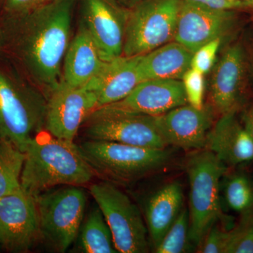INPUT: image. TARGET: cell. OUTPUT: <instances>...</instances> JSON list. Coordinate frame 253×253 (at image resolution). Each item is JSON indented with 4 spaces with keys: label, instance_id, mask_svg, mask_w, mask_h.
<instances>
[{
    "label": "cell",
    "instance_id": "1",
    "mask_svg": "<svg viewBox=\"0 0 253 253\" xmlns=\"http://www.w3.org/2000/svg\"><path fill=\"white\" fill-rule=\"evenodd\" d=\"M76 0H57L0 21V48L45 96L62 78Z\"/></svg>",
    "mask_w": 253,
    "mask_h": 253
},
{
    "label": "cell",
    "instance_id": "2",
    "mask_svg": "<svg viewBox=\"0 0 253 253\" xmlns=\"http://www.w3.org/2000/svg\"><path fill=\"white\" fill-rule=\"evenodd\" d=\"M24 154L21 187L35 198L55 186L84 185L94 176L77 145L44 130L30 141Z\"/></svg>",
    "mask_w": 253,
    "mask_h": 253
},
{
    "label": "cell",
    "instance_id": "3",
    "mask_svg": "<svg viewBox=\"0 0 253 253\" xmlns=\"http://www.w3.org/2000/svg\"><path fill=\"white\" fill-rule=\"evenodd\" d=\"M46 96L28 80L0 65V141L26 152L44 130Z\"/></svg>",
    "mask_w": 253,
    "mask_h": 253
},
{
    "label": "cell",
    "instance_id": "4",
    "mask_svg": "<svg viewBox=\"0 0 253 253\" xmlns=\"http://www.w3.org/2000/svg\"><path fill=\"white\" fill-rule=\"evenodd\" d=\"M91 169L111 181L126 183L160 172L169 166L172 152L113 142L88 140L77 145Z\"/></svg>",
    "mask_w": 253,
    "mask_h": 253
},
{
    "label": "cell",
    "instance_id": "5",
    "mask_svg": "<svg viewBox=\"0 0 253 253\" xmlns=\"http://www.w3.org/2000/svg\"><path fill=\"white\" fill-rule=\"evenodd\" d=\"M228 169L209 150L193 151L186 163L189 181V240L199 247L222 216L219 188Z\"/></svg>",
    "mask_w": 253,
    "mask_h": 253
},
{
    "label": "cell",
    "instance_id": "6",
    "mask_svg": "<svg viewBox=\"0 0 253 253\" xmlns=\"http://www.w3.org/2000/svg\"><path fill=\"white\" fill-rule=\"evenodd\" d=\"M42 239L64 253L77 238L85 212L86 195L80 186L51 189L36 198Z\"/></svg>",
    "mask_w": 253,
    "mask_h": 253
},
{
    "label": "cell",
    "instance_id": "7",
    "mask_svg": "<svg viewBox=\"0 0 253 253\" xmlns=\"http://www.w3.org/2000/svg\"><path fill=\"white\" fill-rule=\"evenodd\" d=\"M183 0H142L129 8L123 56H141L175 36Z\"/></svg>",
    "mask_w": 253,
    "mask_h": 253
},
{
    "label": "cell",
    "instance_id": "8",
    "mask_svg": "<svg viewBox=\"0 0 253 253\" xmlns=\"http://www.w3.org/2000/svg\"><path fill=\"white\" fill-rule=\"evenodd\" d=\"M82 126L84 134L91 140L113 141L150 149L169 147L158 130L155 116L111 105L95 109Z\"/></svg>",
    "mask_w": 253,
    "mask_h": 253
},
{
    "label": "cell",
    "instance_id": "9",
    "mask_svg": "<svg viewBox=\"0 0 253 253\" xmlns=\"http://www.w3.org/2000/svg\"><path fill=\"white\" fill-rule=\"evenodd\" d=\"M89 191L109 226L118 252H149L146 222L131 200L111 183H96L90 186Z\"/></svg>",
    "mask_w": 253,
    "mask_h": 253
},
{
    "label": "cell",
    "instance_id": "10",
    "mask_svg": "<svg viewBox=\"0 0 253 253\" xmlns=\"http://www.w3.org/2000/svg\"><path fill=\"white\" fill-rule=\"evenodd\" d=\"M98 107L97 96L85 86L61 81L46 96L44 131L55 138L75 144L80 128Z\"/></svg>",
    "mask_w": 253,
    "mask_h": 253
},
{
    "label": "cell",
    "instance_id": "11",
    "mask_svg": "<svg viewBox=\"0 0 253 253\" xmlns=\"http://www.w3.org/2000/svg\"><path fill=\"white\" fill-rule=\"evenodd\" d=\"M41 238L35 197L20 187L0 199V247L26 253Z\"/></svg>",
    "mask_w": 253,
    "mask_h": 253
},
{
    "label": "cell",
    "instance_id": "12",
    "mask_svg": "<svg viewBox=\"0 0 253 253\" xmlns=\"http://www.w3.org/2000/svg\"><path fill=\"white\" fill-rule=\"evenodd\" d=\"M128 14L116 0H81V23L106 62L123 56Z\"/></svg>",
    "mask_w": 253,
    "mask_h": 253
},
{
    "label": "cell",
    "instance_id": "13",
    "mask_svg": "<svg viewBox=\"0 0 253 253\" xmlns=\"http://www.w3.org/2000/svg\"><path fill=\"white\" fill-rule=\"evenodd\" d=\"M247 61L242 46L234 44L221 55L210 85V104L219 116L237 113L244 101Z\"/></svg>",
    "mask_w": 253,
    "mask_h": 253
},
{
    "label": "cell",
    "instance_id": "14",
    "mask_svg": "<svg viewBox=\"0 0 253 253\" xmlns=\"http://www.w3.org/2000/svg\"><path fill=\"white\" fill-rule=\"evenodd\" d=\"M214 115L209 105L198 109L186 104L155 116V119L168 146L195 151L206 147L208 132L214 125Z\"/></svg>",
    "mask_w": 253,
    "mask_h": 253
},
{
    "label": "cell",
    "instance_id": "15",
    "mask_svg": "<svg viewBox=\"0 0 253 253\" xmlns=\"http://www.w3.org/2000/svg\"><path fill=\"white\" fill-rule=\"evenodd\" d=\"M233 18L230 10L211 9L183 0L174 41L194 54L210 42L221 40Z\"/></svg>",
    "mask_w": 253,
    "mask_h": 253
},
{
    "label": "cell",
    "instance_id": "16",
    "mask_svg": "<svg viewBox=\"0 0 253 253\" xmlns=\"http://www.w3.org/2000/svg\"><path fill=\"white\" fill-rule=\"evenodd\" d=\"M187 104L181 80L141 82L126 98L109 104L118 109L157 116Z\"/></svg>",
    "mask_w": 253,
    "mask_h": 253
},
{
    "label": "cell",
    "instance_id": "17",
    "mask_svg": "<svg viewBox=\"0 0 253 253\" xmlns=\"http://www.w3.org/2000/svg\"><path fill=\"white\" fill-rule=\"evenodd\" d=\"M205 149L228 166L253 161V141L236 118V113L219 116L208 132Z\"/></svg>",
    "mask_w": 253,
    "mask_h": 253
},
{
    "label": "cell",
    "instance_id": "18",
    "mask_svg": "<svg viewBox=\"0 0 253 253\" xmlns=\"http://www.w3.org/2000/svg\"><path fill=\"white\" fill-rule=\"evenodd\" d=\"M140 56L120 57L104 63L85 87L97 96L98 107L114 104L130 94L141 83L138 72Z\"/></svg>",
    "mask_w": 253,
    "mask_h": 253
},
{
    "label": "cell",
    "instance_id": "19",
    "mask_svg": "<svg viewBox=\"0 0 253 253\" xmlns=\"http://www.w3.org/2000/svg\"><path fill=\"white\" fill-rule=\"evenodd\" d=\"M105 63L90 35L80 23L63 60V81L73 86H85L99 73Z\"/></svg>",
    "mask_w": 253,
    "mask_h": 253
},
{
    "label": "cell",
    "instance_id": "20",
    "mask_svg": "<svg viewBox=\"0 0 253 253\" xmlns=\"http://www.w3.org/2000/svg\"><path fill=\"white\" fill-rule=\"evenodd\" d=\"M184 207V191L180 183L172 181L150 196L145 206V221L149 241L156 249Z\"/></svg>",
    "mask_w": 253,
    "mask_h": 253
},
{
    "label": "cell",
    "instance_id": "21",
    "mask_svg": "<svg viewBox=\"0 0 253 253\" xmlns=\"http://www.w3.org/2000/svg\"><path fill=\"white\" fill-rule=\"evenodd\" d=\"M192 56L193 53L176 41L141 55L138 63L140 81L181 80L191 68Z\"/></svg>",
    "mask_w": 253,
    "mask_h": 253
},
{
    "label": "cell",
    "instance_id": "22",
    "mask_svg": "<svg viewBox=\"0 0 253 253\" xmlns=\"http://www.w3.org/2000/svg\"><path fill=\"white\" fill-rule=\"evenodd\" d=\"M80 247L86 253H116L113 236L100 208L96 206L82 224Z\"/></svg>",
    "mask_w": 253,
    "mask_h": 253
},
{
    "label": "cell",
    "instance_id": "23",
    "mask_svg": "<svg viewBox=\"0 0 253 253\" xmlns=\"http://www.w3.org/2000/svg\"><path fill=\"white\" fill-rule=\"evenodd\" d=\"M25 154L14 145L0 141V199L21 187Z\"/></svg>",
    "mask_w": 253,
    "mask_h": 253
},
{
    "label": "cell",
    "instance_id": "24",
    "mask_svg": "<svg viewBox=\"0 0 253 253\" xmlns=\"http://www.w3.org/2000/svg\"><path fill=\"white\" fill-rule=\"evenodd\" d=\"M224 188L227 206L235 212L243 213L253 210V184L249 176L242 172L228 176Z\"/></svg>",
    "mask_w": 253,
    "mask_h": 253
},
{
    "label": "cell",
    "instance_id": "25",
    "mask_svg": "<svg viewBox=\"0 0 253 253\" xmlns=\"http://www.w3.org/2000/svg\"><path fill=\"white\" fill-rule=\"evenodd\" d=\"M191 244L189 209L184 206L154 251L157 253H186L189 251Z\"/></svg>",
    "mask_w": 253,
    "mask_h": 253
},
{
    "label": "cell",
    "instance_id": "26",
    "mask_svg": "<svg viewBox=\"0 0 253 253\" xmlns=\"http://www.w3.org/2000/svg\"><path fill=\"white\" fill-rule=\"evenodd\" d=\"M224 253H253V210L241 214L239 222L228 230Z\"/></svg>",
    "mask_w": 253,
    "mask_h": 253
},
{
    "label": "cell",
    "instance_id": "27",
    "mask_svg": "<svg viewBox=\"0 0 253 253\" xmlns=\"http://www.w3.org/2000/svg\"><path fill=\"white\" fill-rule=\"evenodd\" d=\"M181 81L185 91L187 104L198 109L204 108V75L191 68L184 75Z\"/></svg>",
    "mask_w": 253,
    "mask_h": 253
},
{
    "label": "cell",
    "instance_id": "28",
    "mask_svg": "<svg viewBox=\"0 0 253 253\" xmlns=\"http://www.w3.org/2000/svg\"><path fill=\"white\" fill-rule=\"evenodd\" d=\"M57 0H0V21L19 16Z\"/></svg>",
    "mask_w": 253,
    "mask_h": 253
},
{
    "label": "cell",
    "instance_id": "29",
    "mask_svg": "<svg viewBox=\"0 0 253 253\" xmlns=\"http://www.w3.org/2000/svg\"><path fill=\"white\" fill-rule=\"evenodd\" d=\"M221 39H216L200 47L193 54L191 68L205 75L214 66Z\"/></svg>",
    "mask_w": 253,
    "mask_h": 253
},
{
    "label": "cell",
    "instance_id": "30",
    "mask_svg": "<svg viewBox=\"0 0 253 253\" xmlns=\"http://www.w3.org/2000/svg\"><path fill=\"white\" fill-rule=\"evenodd\" d=\"M228 239V230L217 224L210 229L198 247L201 253H224Z\"/></svg>",
    "mask_w": 253,
    "mask_h": 253
},
{
    "label": "cell",
    "instance_id": "31",
    "mask_svg": "<svg viewBox=\"0 0 253 253\" xmlns=\"http://www.w3.org/2000/svg\"><path fill=\"white\" fill-rule=\"evenodd\" d=\"M184 1L218 10H230L231 11V10L244 6V4L234 2L231 0H184Z\"/></svg>",
    "mask_w": 253,
    "mask_h": 253
},
{
    "label": "cell",
    "instance_id": "32",
    "mask_svg": "<svg viewBox=\"0 0 253 253\" xmlns=\"http://www.w3.org/2000/svg\"><path fill=\"white\" fill-rule=\"evenodd\" d=\"M243 126L253 141V104L245 113Z\"/></svg>",
    "mask_w": 253,
    "mask_h": 253
},
{
    "label": "cell",
    "instance_id": "33",
    "mask_svg": "<svg viewBox=\"0 0 253 253\" xmlns=\"http://www.w3.org/2000/svg\"><path fill=\"white\" fill-rule=\"evenodd\" d=\"M116 1H118L123 6L129 9V8L132 7L133 6L139 3V1H142V0H116Z\"/></svg>",
    "mask_w": 253,
    "mask_h": 253
},
{
    "label": "cell",
    "instance_id": "34",
    "mask_svg": "<svg viewBox=\"0 0 253 253\" xmlns=\"http://www.w3.org/2000/svg\"><path fill=\"white\" fill-rule=\"evenodd\" d=\"M231 1H234V2L239 3V4H246L241 0H231Z\"/></svg>",
    "mask_w": 253,
    "mask_h": 253
},
{
    "label": "cell",
    "instance_id": "35",
    "mask_svg": "<svg viewBox=\"0 0 253 253\" xmlns=\"http://www.w3.org/2000/svg\"><path fill=\"white\" fill-rule=\"evenodd\" d=\"M250 5L253 6V0H250Z\"/></svg>",
    "mask_w": 253,
    "mask_h": 253
}]
</instances>
